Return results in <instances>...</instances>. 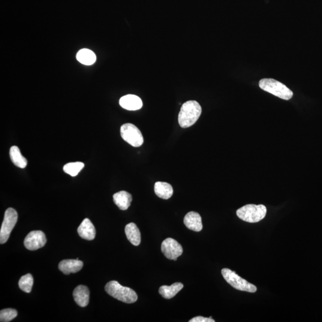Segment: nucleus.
<instances>
[{"instance_id": "nucleus-1", "label": "nucleus", "mask_w": 322, "mask_h": 322, "mask_svg": "<svg viewBox=\"0 0 322 322\" xmlns=\"http://www.w3.org/2000/svg\"><path fill=\"white\" fill-rule=\"evenodd\" d=\"M202 108L198 102L189 101L182 105L179 114V123L182 128H188L195 124L200 118Z\"/></svg>"}, {"instance_id": "nucleus-2", "label": "nucleus", "mask_w": 322, "mask_h": 322, "mask_svg": "<svg viewBox=\"0 0 322 322\" xmlns=\"http://www.w3.org/2000/svg\"><path fill=\"white\" fill-rule=\"evenodd\" d=\"M105 291L114 299L127 304L136 302L137 295L134 290L128 287H123L115 281L108 282L105 286Z\"/></svg>"}, {"instance_id": "nucleus-3", "label": "nucleus", "mask_w": 322, "mask_h": 322, "mask_svg": "<svg viewBox=\"0 0 322 322\" xmlns=\"http://www.w3.org/2000/svg\"><path fill=\"white\" fill-rule=\"evenodd\" d=\"M260 88L271 94L284 100H290L293 96V92L287 86L278 81L272 78H264L259 82Z\"/></svg>"}, {"instance_id": "nucleus-4", "label": "nucleus", "mask_w": 322, "mask_h": 322, "mask_svg": "<svg viewBox=\"0 0 322 322\" xmlns=\"http://www.w3.org/2000/svg\"><path fill=\"white\" fill-rule=\"evenodd\" d=\"M266 214L267 209L263 205H246L236 212V215L240 219L251 223L261 221L266 216Z\"/></svg>"}, {"instance_id": "nucleus-5", "label": "nucleus", "mask_w": 322, "mask_h": 322, "mask_svg": "<svg viewBox=\"0 0 322 322\" xmlns=\"http://www.w3.org/2000/svg\"><path fill=\"white\" fill-rule=\"evenodd\" d=\"M221 274L225 281L237 290L252 293H255L257 290L255 285L242 278L232 270L223 269L221 270Z\"/></svg>"}, {"instance_id": "nucleus-6", "label": "nucleus", "mask_w": 322, "mask_h": 322, "mask_svg": "<svg viewBox=\"0 0 322 322\" xmlns=\"http://www.w3.org/2000/svg\"><path fill=\"white\" fill-rule=\"evenodd\" d=\"M18 215L16 211L9 208L4 213L1 230H0V243L4 244L10 237L11 231L17 221Z\"/></svg>"}, {"instance_id": "nucleus-7", "label": "nucleus", "mask_w": 322, "mask_h": 322, "mask_svg": "<svg viewBox=\"0 0 322 322\" xmlns=\"http://www.w3.org/2000/svg\"><path fill=\"white\" fill-rule=\"evenodd\" d=\"M121 135L126 142L133 147H139L143 143V137L136 126L127 123L121 127Z\"/></svg>"}, {"instance_id": "nucleus-8", "label": "nucleus", "mask_w": 322, "mask_h": 322, "mask_svg": "<svg viewBox=\"0 0 322 322\" xmlns=\"http://www.w3.org/2000/svg\"><path fill=\"white\" fill-rule=\"evenodd\" d=\"M46 235L40 230H34L30 232L24 240V245L30 251H35L46 245Z\"/></svg>"}, {"instance_id": "nucleus-9", "label": "nucleus", "mask_w": 322, "mask_h": 322, "mask_svg": "<svg viewBox=\"0 0 322 322\" xmlns=\"http://www.w3.org/2000/svg\"><path fill=\"white\" fill-rule=\"evenodd\" d=\"M161 251L165 256L170 260L178 258L183 251L182 245L172 238H167L162 242Z\"/></svg>"}, {"instance_id": "nucleus-10", "label": "nucleus", "mask_w": 322, "mask_h": 322, "mask_svg": "<svg viewBox=\"0 0 322 322\" xmlns=\"http://www.w3.org/2000/svg\"><path fill=\"white\" fill-rule=\"evenodd\" d=\"M119 105L126 110H137L142 107L143 102L138 96L128 95L120 99Z\"/></svg>"}, {"instance_id": "nucleus-11", "label": "nucleus", "mask_w": 322, "mask_h": 322, "mask_svg": "<svg viewBox=\"0 0 322 322\" xmlns=\"http://www.w3.org/2000/svg\"><path fill=\"white\" fill-rule=\"evenodd\" d=\"M83 262L78 260H64L59 264V269L65 275H68L71 273H76L83 267Z\"/></svg>"}, {"instance_id": "nucleus-12", "label": "nucleus", "mask_w": 322, "mask_h": 322, "mask_svg": "<svg viewBox=\"0 0 322 322\" xmlns=\"http://www.w3.org/2000/svg\"><path fill=\"white\" fill-rule=\"evenodd\" d=\"M78 233L83 239L92 240L96 237V229L94 225L89 218L84 219L78 228Z\"/></svg>"}, {"instance_id": "nucleus-13", "label": "nucleus", "mask_w": 322, "mask_h": 322, "mask_svg": "<svg viewBox=\"0 0 322 322\" xmlns=\"http://www.w3.org/2000/svg\"><path fill=\"white\" fill-rule=\"evenodd\" d=\"M73 297L75 303L81 308H85L89 303L90 291L89 288L84 285H79L75 289Z\"/></svg>"}, {"instance_id": "nucleus-14", "label": "nucleus", "mask_w": 322, "mask_h": 322, "mask_svg": "<svg viewBox=\"0 0 322 322\" xmlns=\"http://www.w3.org/2000/svg\"><path fill=\"white\" fill-rule=\"evenodd\" d=\"M184 223L189 229L195 231H200L203 229V225L201 216L196 212H192L188 213L185 216Z\"/></svg>"}, {"instance_id": "nucleus-15", "label": "nucleus", "mask_w": 322, "mask_h": 322, "mask_svg": "<svg viewBox=\"0 0 322 322\" xmlns=\"http://www.w3.org/2000/svg\"><path fill=\"white\" fill-rule=\"evenodd\" d=\"M114 203L121 210H127L130 206L132 202V196L126 191L117 192L113 196Z\"/></svg>"}, {"instance_id": "nucleus-16", "label": "nucleus", "mask_w": 322, "mask_h": 322, "mask_svg": "<svg viewBox=\"0 0 322 322\" xmlns=\"http://www.w3.org/2000/svg\"><path fill=\"white\" fill-rule=\"evenodd\" d=\"M126 236L129 241L134 246L140 245L141 242V234L136 224L131 222L126 225L125 228Z\"/></svg>"}, {"instance_id": "nucleus-17", "label": "nucleus", "mask_w": 322, "mask_h": 322, "mask_svg": "<svg viewBox=\"0 0 322 322\" xmlns=\"http://www.w3.org/2000/svg\"><path fill=\"white\" fill-rule=\"evenodd\" d=\"M183 284L180 282L174 283L172 285H164L159 288V293L165 299H172L183 288Z\"/></svg>"}, {"instance_id": "nucleus-18", "label": "nucleus", "mask_w": 322, "mask_h": 322, "mask_svg": "<svg viewBox=\"0 0 322 322\" xmlns=\"http://www.w3.org/2000/svg\"><path fill=\"white\" fill-rule=\"evenodd\" d=\"M155 193L159 198L168 200L173 194L172 186L166 182H156L154 187Z\"/></svg>"}, {"instance_id": "nucleus-19", "label": "nucleus", "mask_w": 322, "mask_h": 322, "mask_svg": "<svg viewBox=\"0 0 322 322\" xmlns=\"http://www.w3.org/2000/svg\"><path fill=\"white\" fill-rule=\"evenodd\" d=\"M9 153H10V157L12 162L16 167L20 168H25L27 166L28 161L21 153L19 147L16 146L11 147Z\"/></svg>"}, {"instance_id": "nucleus-20", "label": "nucleus", "mask_w": 322, "mask_h": 322, "mask_svg": "<svg viewBox=\"0 0 322 322\" xmlns=\"http://www.w3.org/2000/svg\"><path fill=\"white\" fill-rule=\"evenodd\" d=\"M77 61L85 65H92L94 64L96 61V56L93 51L83 49H81L77 54Z\"/></svg>"}, {"instance_id": "nucleus-21", "label": "nucleus", "mask_w": 322, "mask_h": 322, "mask_svg": "<svg viewBox=\"0 0 322 322\" xmlns=\"http://www.w3.org/2000/svg\"><path fill=\"white\" fill-rule=\"evenodd\" d=\"M84 164L81 162H70L64 165V171L72 177H75L83 169Z\"/></svg>"}, {"instance_id": "nucleus-22", "label": "nucleus", "mask_w": 322, "mask_h": 322, "mask_svg": "<svg viewBox=\"0 0 322 322\" xmlns=\"http://www.w3.org/2000/svg\"><path fill=\"white\" fill-rule=\"evenodd\" d=\"M19 287L21 290L26 293H30L31 292L33 284H34V278L31 274L21 277L19 281Z\"/></svg>"}, {"instance_id": "nucleus-23", "label": "nucleus", "mask_w": 322, "mask_h": 322, "mask_svg": "<svg viewBox=\"0 0 322 322\" xmlns=\"http://www.w3.org/2000/svg\"><path fill=\"white\" fill-rule=\"evenodd\" d=\"M17 316L16 310L6 309L0 312V321L1 322H8L14 320Z\"/></svg>"}, {"instance_id": "nucleus-24", "label": "nucleus", "mask_w": 322, "mask_h": 322, "mask_svg": "<svg viewBox=\"0 0 322 322\" xmlns=\"http://www.w3.org/2000/svg\"><path fill=\"white\" fill-rule=\"evenodd\" d=\"M190 322H215V321L213 320L212 317L210 318H204L202 317H198L192 319L189 321Z\"/></svg>"}]
</instances>
